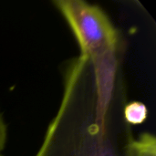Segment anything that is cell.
<instances>
[{
    "mask_svg": "<svg viewBox=\"0 0 156 156\" xmlns=\"http://www.w3.org/2000/svg\"><path fill=\"white\" fill-rule=\"evenodd\" d=\"M35 156H121L108 122L96 118L92 68L80 56L66 68L58 112Z\"/></svg>",
    "mask_w": 156,
    "mask_h": 156,
    "instance_id": "1",
    "label": "cell"
},
{
    "mask_svg": "<svg viewBox=\"0 0 156 156\" xmlns=\"http://www.w3.org/2000/svg\"><path fill=\"white\" fill-rule=\"evenodd\" d=\"M57 9L69 26L95 77L115 75L118 68L120 37L105 12L83 0H56Z\"/></svg>",
    "mask_w": 156,
    "mask_h": 156,
    "instance_id": "2",
    "label": "cell"
},
{
    "mask_svg": "<svg viewBox=\"0 0 156 156\" xmlns=\"http://www.w3.org/2000/svg\"><path fill=\"white\" fill-rule=\"evenodd\" d=\"M123 154V156H156L154 135L144 133L136 138L128 139Z\"/></svg>",
    "mask_w": 156,
    "mask_h": 156,
    "instance_id": "3",
    "label": "cell"
},
{
    "mask_svg": "<svg viewBox=\"0 0 156 156\" xmlns=\"http://www.w3.org/2000/svg\"><path fill=\"white\" fill-rule=\"evenodd\" d=\"M125 122L130 125L143 124L148 117V109L141 101H132L128 103L123 110Z\"/></svg>",
    "mask_w": 156,
    "mask_h": 156,
    "instance_id": "4",
    "label": "cell"
},
{
    "mask_svg": "<svg viewBox=\"0 0 156 156\" xmlns=\"http://www.w3.org/2000/svg\"><path fill=\"white\" fill-rule=\"evenodd\" d=\"M7 139V127L4 121L2 114L0 113V153L4 150Z\"/></svg>",
    "mask_w": 156,
    "mask_h": 156,
    "instance_id": "5",
    "label": "cell"
},
{
    "mask_svg": "<svg viewBox=\"0 0 156 156\" xmlns=\"http://www.w3.org/2000/svg\"><path fill=\"white\" fill-rule=\"evenodd\" d=\"M0 156H1V155H0Z\"/></svg>",
    "mask_w": 156,
    "mask_h": 156,
    "instance_id": "6",
    "label": "cell"
}]
</instances>
